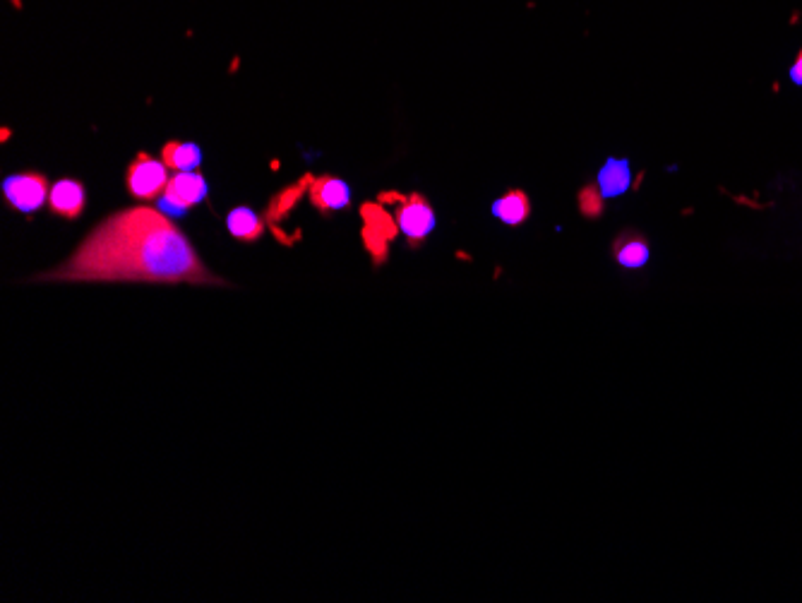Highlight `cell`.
<instances>
[{"mask_svg": "<svg viewBox=\"0 0 802 603\" xmlns=\"http://www.w3.org/2000/svg\"><path fill=\"white\" fill-rule=\"evenodd\" d=\"M394 202V222H397L399 231L406 236V241L411 243V246H418V243H423L426 238L433 234L435 229V212L433 207L428 205L426 197L423 195H409V197H401L397 193H385L382 195V202Z\"/></svg>", "mask_w": 802, "mask_h": 603, "instance_id": "7a4b0ae2", "label": "cell"}, {"mask_svg": "<svg viewBox=\"0 0 802 603\" xmlns=\"http://www.w3.org/2000/svg\"><path fill=\"white\" fill-rule=\"evenodd\" d=\"M615 258L627 270H637V267H644L649 262V246H646L642 236L625 234L615 241Z\"/></svg>", "mask_w": 802, "mask_h": 603, "instance_id": "8fae6325", "label": "cell"}, {"mask_svg": "<svg viewBox=\"0 0 802 603\" xmlns=\"http://www.w3.org/2000/svg\"><path fill=\"white\" fill-rule=\"evenodd\" d=\"M790 80H793L795 85H802V51L798 53V58H795L793 68H790Z\"/></svg>", "mask_w": 802, "mask_h": 603, "instance_id": "9a60e30c", "label": "cell"}, {"mask_svg": "<svg viewBox=\"0 0 802 603\" xmlns=\"http://www.w3.org/2000/svg\"><path fill=\"white\" fill-rule=\"evenodd\" d=\"M598 190L603 197H620L632 188V169L630 161L608 159L598 173Z\"/></svg>", "mask_w": 802, "mask_h": 603, "instance_id": "9c48e42d", "label": "cell"}, {"mask_svg": "<svg viewBox=\"0 0 802 603\" xmlns=\"http://www.w3.org/2000/svg\"><path fill=\"white\" fill-rule=\"evenodd\" d=\"M209 193V185L205 181V176L195 171H178L176 176H171L169 185L164 190V200L171 202V205L181 207L185 212L188 207L202 202Z\"/></svg>", "mask_w": 802, "mask_h": 603, "instance_id": "5b68a950", "label": "cell"}, {"mask_svg": "<svg viewBox=\"0 0 802 603\" xmlns=\"http://www.w3.org/2000/svg\"><path fill=\"white\" fill-rule=\"evenodd\" d=\"M493 214L500 219V222L517 226L529 219L531 202H529V197H526V193H522V190H512V193H507L505 197H500V200L495 202Z\"/></svg>", "mask_w": 802, "mask_h": 603, "instance_id": "30bf717a", "label": "cell"}, {"mask_svg": "<svg viewBox=\"0 0 802 603\" xmlns=\"http://www.w3.org/2000/svg\"><path fill=\"white\" fill-rule=\"evenodd\" d=\"M56 282H161L224 284L212 277L193 243L164 212L133 207L111 214L56 270Z\"/></svg>", "mask_w": 802, "mask_h": 603, "instance_id": "6da1fadb", "label": "cell"}, {"mask_svg": "<svg viewBox=\"0 0 802 603\" xmlns=\"http://www.w3.org/2000/svg\"><path fill=\"white\" fill-rule=\"evenodd\" d=\"M226 226H229L231 236L241 238V241H255L265 234V222L250 207H236L226 219Z\"/></svg>", "mask_w": 802, "mask_h": 603, "instance_id": "7c38bea8", "label": "cell"}, {"mask_svg": "<svg viewBox=\"0 0 802 603\" xmlns=\"http://www.w3.org/2000/svg\"><path fill=\"white\" fill-rule=\"evenodd\" d=\"M49 183L41 173H17V176H8L3 181V195L15 210L32 214L41 210L46 200H49Z\"/></svg>", "mask_w": 802, "mask_h": 603, "instance_id": "277c9868", "label": "cell"}, {"mask_svg": "<svg viewBox=\"0 0 802 603\" xmlns=\"http://www.w3.org/2000/svg\"><path fill=\"white\" fill-rule=\"evenodd\" d=\"M169 166L164 161L149 157V154H140L128 169V190L140 200H154L166 190L169 185Z\"/></svg>", "mask_w": 802, "mask_h": 603, "instance_id": "3957f363", "label": "cell"}, {"mask_svg": "<svg viewBox=\"0 0 802 603\" xmlns=\"http://www.w3.org/2000/svg\"><path fill=\"white\" fill-rule=\"evenodd\" d=\"M603 200H606V197L601 195L598 185H586V188H582V193H579V210H582L586 219L601 217Z\"/></svg>", "mask_w": 802, "mask_h": 603, "instance_id": "5bb4252c", "label": "cell"}, {"mask_svg": "<svg viewBox=\"0 0 802 603\" xmlns=\"http://www.w3.org/2000/svg\"><path fill=\"white\" fill-rule=\"evenodd\" d=\"M49 205L61 217H80V212L85 210V188L73 178H63L51 188Z\"/></svg>", "mask_w": 802, "mask_h": 603, "instance_id": "ba28073f", "label": "cell"}, {"mask_svg": "<svg viewBox=\"0 0 802 603\" xmlns=\"http://www.w3.org/2000/svg\"><path fill=\"white\" fill-rule=\"evenodd\" d=\"M363 217H365V243H368V248L375 253L377 262L385 260L387 241L389 238H394L399 229L397 222H392L389 214L375 205H365Z\"/></svg>", "mask_w": 802, "mask_h": 603, "instance_id": "8992f818", "label": "cell"}, {"mask_svg": "<svg viewBox=\"0 0 802 603\" xmlns=\"http://www.w3.org/2000/svg\"><path fill=\"white\" fill-rule=\"evenodd\" d=\"M310 200L320 212H339L349 207L351 190L341 178L322 176L310 185Z\"/></svg>", "mask_w": 802, "mask_h": 603, "instance_id": "52a82bcc", "label": "cell"}, {"mask_svg": "<svg viewBox=\"0 0 802 603\" xmlns=\"http://www.w3.org/2000/svg\"><path fill=\"white\" fill-rule=\"evenodd\" d=\"M164 164L173 171H195L202 164V149L193 142H169L164 147Z\"/></svg>", "mask_w": 802, "mask_h": 603, "instance_id": "4fadbf2b", "label": "cell"}]
</instances>
